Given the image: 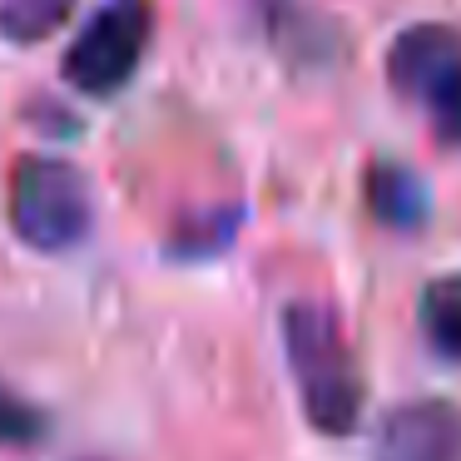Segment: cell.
Masks as SVG:
<instances>
[{
    "label": "cell",
    "mask_w": 461,
    "mask_h": 461,
    "mask_svg": "<svg viewBox=\"0 0 461 461\" xmlns=\"http://www.w3.org/2000/svg\"><path fill=\"white\" fill-rule=\"evenodd\" d=\"M41 431H45V417L21 397V392H11L0 382V447H31Z\"/></svg>",
    "instance_id": "cell-9"
},
{
    "label": "cell",
    "mask_w": 461,
    "mask_h": 461,
    "mask_svg": "<svg viewBox=\"0 0 461 461\" xmlns=\"http://www.w3.org/2000/svg\"><path fill=\"white\" fill-rule=\"evenodd\" d=\"M421 338L441 362H461V273H441L417 298Z\"/></svg>",
    "instance_id": "cell-7"
},
{
    "label": "cell",
    "mask_w": 461,
    "mask_h": 461,
    "mask_svg": "<svg viewBox=\"0 0 461 461\" xmlns=\"http://www.w3.org/2000/svg\"><path fill=\"white\" fill-rule=\"evenodd\" d=\"M154 31L149 0H104L65 50V80L80 95H114L144 60Z\"/></svg>",
    "instance_id": "cell-4"
},
{
    "label": "cell",
    "mask_w": 461,
    "mask_h": 461,
    "mask_svg": "<svg viewBox=\"0 0 461 461\" xmlns=\"http://www.w3.org/2000/svg\"><path fill=\"white\" fill-rule=\"evenodd\" d=\"M95 199L70 159L25 154L11 174V229L41 253H65L90 233Z\"/></svg>",
    "instance_id": "cell-2"
},
{
    "label": "cell",
    "mask_w": 461,
    "mask_h": 461,
    "mask_svg": "<svg viewBox=\"0 0 461 461\" xmlns=\"http://www.w3.org/2000/svg\"><path fill=\"white\" fill-rule=\"evenodd\" d=\"M367 209L377 223H387V229H397V233H411L431 219V194L407 164L377 159L367 169Z\"/></svg>",
    "instance_id": "cell-6"
},
{
    "label": "cell",
    "mask_w": 461,
    "mask_h": 461,
    "mask_svg": "<svg viewBox=\"0 0 461 461\" xmlns=\"http://www.w3.org/2000/svg\"><path fill=\"white\" fill-rule=\"evenodd\" d=\"M377 461H461V407L441 397L402 402L377 431Z\"/></svg>",
    "instance_id": "cell-5"
},
{
    "label": "cell",
    "mask_w": 461,
    "mask_h": 461,
    "mask_svg": "<svg viewBox=\"0 0 461 461\" xmlns=\"http://www.w3.org/2000/svg\"><path fill=\"white\" fill-rule=\"evenodd\" d=\"M283 348H288V367L312 431L352 437L362 421V402H367V377L338 312L322 303H293L283 312Z\"/></svg>",
    "instance_id": "cell-1"
},
{
    "label": "cell",
    "mask_w": 461,
    "mask_h": 461,
    "mask_svg": "<svg viewBox=\"0 0 461 461\" xmlns=\"http://www.w3.org/2000/svg\"><path fill=\"white\" fill-rule=\"evenodd\" d=\"M65 15H70V0H5L0 5V31L11 41H45Z\"/></svg>",
    "instance_id": "cell-8"
},
{
    "label": "cell",
    "mask_w": 461,
    "mask_h": 461,
    "mask_svg": "<svg viewBox=\"0 0 461 461\" xmlns=\"http://www.w3.org/2000/svg\"><path fill=\"white\" fill-rule=\"evenodd\" d=\"M387 80L407 104L431 114L441 144H461V31L421 21L392 41Z\"/></svg>",
    "instance_id": "cell-3"
},
{
    "label": "cell",
    "mask_w": 461,
    "mask_h": 461,
    "mask_svg": "<svg viewBox=\"0 0 461 461\" xmlns=\"http://www.w3.org/2000/svg\"><path fill=\"white\" fill-rule=\"evenodd\" d=\"M239 219H243L239 209H213L199 229H189V233H179V239H174V253H219V249H229Z\"/></svg>",
    "instance_id": "cell-10"
}]
</instances>
